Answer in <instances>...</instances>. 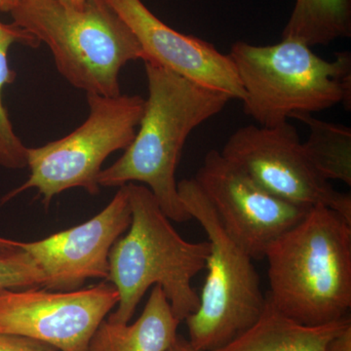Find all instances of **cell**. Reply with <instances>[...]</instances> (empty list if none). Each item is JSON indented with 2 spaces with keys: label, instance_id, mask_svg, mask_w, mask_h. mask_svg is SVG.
I'll list each match as a JSON object with an SVG mask.
<instances>
[{
  "label": "cell",
  "instance_id": "obj_1",
  "mask_svg": "<svg viewBox=\"0 0 351 351\" xmlns=\"http://www.w3.org/2000/svg\"><path fill=\"white\" fill-rule=\"evenodd\" d=\"M149 97L133 142L123 156L101 170L99 186L147 184L164 214L182 223L191 218L178 193L176 171L186 138L218 114L232 99L201 86L152 61H145Z\"/></svg>",
  "mask_w": 351,
  "mask_h": 351
},
{
  "label": "cell",
  "instance_id": "obj_2",
  "mask_svg": "<svg viewBox=\"0 0 351 351\" xmlns=\"http://www.w3.org/2000/svg\"><path fill=\"white\" fill-rule=\"evenodd\" d=\"M274 306L290 319L320 326L351 306V223L317 205L265 252Z\"/></svg>",
  "mask_w": 351,
  "mask_h": 351
},
{
  "label": "cell",
  "instance_id": "obj_3",
  "mask_svg": "<svg viewBox=\"0 0 351 351\" xmlns=\"http://www.w3.org/2000/svg\"><path fill=\"white\" fill-rule=\"evenodd\" d=\"M132 221L128 232L113 244L108 282L119 291L117 309L108 320L127 324L152 285H160L178 320L196 313L200 297L191 279L206 269L209 241L182 239L147 186L125 184Z\"/></svg>",
  "mask_w": 351,
  "mask_h": 351
},
{
  "label": "cell",
  "instance_id": "obj_4",
  "mask_svg": "<svg viewBox=\"0 0 351 351\" xmlns=\"http://www.w3.org/2000/svg\"><path fill=\"white\" fill-rule=\"evenodd\" d=\"M10 15L47 45L64 80L86 94L119 96L121 69L145 61L135 34L105 0H87L80 9L60 0H22Z\"/></svg>",
  "mask_w": 351,
  "mask_h": 351
},
{
  "label": "cell",
  "instance_id": "obj_5",
  "mask_svg": "<svg viewBox=\"0 0 351 351\" xmlns=\"http://www.w3.org/2000/svg\"><path fill=\"white\" fill-rule=\"evenodd\" d=\"M228 56L244 90L243 108L260 126L274 127L298 114L343 104L351 108V55L327 61L295 39L274 45L233 43Z\"/></svg>",
  "mask_w": 351,
  "mask_h": 351
},
{
  "label": "cell",
  "instance_id": "obj_6",
  "mask_svg": "<svg viewBox=\"0 0 351 351\" xmlns=\"http://www.w3.org/2000/svg\"><path fill=\"white\" fill-rule=\"evenodd\" d=\"M178 193L211 245L199 307L186 319L191 346L211 351L249 329L263 313L265 297L253 260L228 237L195 180L178 182Z\"/></svg>",
  "mask_w": 351,
  "mask_h": 351
},
{
  "label": "cell",
  "instance_id": "obj_7",
  "mask_svg": "<svg viewBox=\"0 0 351 351\" xmlns=\"http://www.w3.org/2000/svg\"><path fill=\"white\" fill-rule=\"evenodd\" d=\"M89 114L66 135L38 147H27V181L4 196L2 203L29 189H38L41 202L49 206L55 196L71 189L89 195L100 193L101 165L112 152L133 142L145 110L141 96L105 97L86 94Z\"/></svg>",
  "mask_w": 351,
  "mask_h": 351
},
{
  "label": "cell",
  "instance_id": "obj_8",
  "mask_svg": "<svg viewBox=\"0 0 351 351\" xmlns=\"http://www.w3.org/2000/svg\"><path fill=\"white\" fill-rule=\"evenodd\" d=\"M221 154L277 197L306 209L322 205L351 223L350 193H339L318 176L297 129L288 121L274 127H242L228 138Z\"/></svg>",
  "mask_w": 351,
  "mask_h": 351
},
{
  "label": "cell",
  "instance_id": "obj_9",
  "mask_svg": "<svg viewBox=\"0 0 351 351\" xmlns=\"http://www.w3.org/2000/svg\"><path fill=\"white\" fill-rule=\"evenodd\" d=\"M119 302V291L108 281L75 291L0 289V335L34 339L57 351H89L95 332Z\"/></svg>",
  "mask_w": 351,
  "mask_h": 351
},
{
  "label": "cell",
  "instance_id": "obj_10",
  "mask_svg": "<svg viewBox=\"0 0 351 351\" xmlns=\"http://www.w3.org/2000/svg\"><path fill=\"white\" fill-rule=\"evenodd\" d=\"M195 180L228 237L253 261L265 258L269 245L309 210L272 195L215 149Z\"/></svg>",
  "mask_w": 351,
  "mask_h": 351
},
{
  "label": "cell",
  "instance_id": "obj_11",
  "mask_svg": "<svg viewBox=\"0 0 351 351\" xmlns=\"http://www.w3.org/2000/svg\"><path fill=\"white\" fill-rule=\"evenodd\" d=\"M131 221L128 193L126 186H122L107 207L82 225L38 241L0 237V247H13L29 254L46 277L45 289L75 291L87 279L108 280L110 250Z\"/></svg>",
  "mask_w": 351,
  "mask_h": 351
},
{
  "label": "cell",
  "instance_id": "obj_12",
  "mask_svg": "<svg viewBox=\"0 0 351 351\" xmlns=\"http://www.w3.org/2000/svg\"><path fill=\"white\" fill-rule=\"evenodd\" d=\"M130 27L152 61L201 86L243 101L244 90L228 54L213 44L186 36L159 20L142 0H105Z\"/></svg>",
  "mask_w": 351,
  "mask_h": 351
},
{
  "label": "cell",
  "instance_id": "obj_13",
  "mask_svg": "<svg viewBox=\"0 0 351 351\" xmlns=\"http://www.w3.org/2000/svg\"><path fill=\"white\" fill-rule=\"evenodd\" d=\"M350 324V315L320 326L300 324L281 313L267 295L258 319L230 343L211 351H324L328 341Z\"/></svg>",
  "mask_w": 351,
  "mask_h": 351
},
{
  "label": "cell",
  "instance_id": "obj_14",
  "mask_svg": "<svg viewBox=\"0 0 351 351\" xmlns=\"http://www.w3.org/2000/svg\"><path fill=\"white\" fill-rule=\"evenodd\" d=\"M178 320L160 285H154L144 311L129 325L104 320L89 351H165L177 338Z\"/></svg>",
  "mask_w": 351,
  "mask_h": 351
},
{
  "label": "cell",
  "instance_id": "obj_15",
  "mask_svg": "<svg viewBox=\"0 0 351 351\" xmlns=\"http://www.w3.org/2000/svg\"><path fill=\"white\" fill-rule=\"evenodd\" d=\"M351 36V0H295L282 38L308 47Z\"/></svg>",
  "mask_w": 351,
  "mask_h": 351
},
{
  "label": "cell",
  "instance_id": "obj_16",
  "mask_svg": "<svg viewBox=\"0 0 351 351\" xmlns=\"http://www.w3.org/2000/svg\"><path fill=\"white\" fill-rule=\"evenodd\" d=\"M293 119L306 123L309 136L302 143L304 154L314 171L325 181L335 180L351 186V129L343 124L298 114Z\"/></svg>",
  "mask_w": 351,
  "mask_h": 351
},
{
  "label": "cell",
  "instance_id": "obj_17",
  "mask_svg": "<svg viewBox=\"0 0 351 351\" xmlns=\"http://www.w3.org/2000/svg\"><path fill=\"white\" fill-rule=\"evenodd\" d=\"M14 43L38 47L40 43L17 25L0 21V166L11 170L27 167V147L14 131L12 122L3 106L2 92L12 84L16 73L9 66L8 52Z\"/></svg>",
  "mask_w": 351,
  "mask_h": 351
},
{
  "label": "cell",
  "instance_id": "obj_18",
  "mask_svg": "<svg viewBox=\"0 0 351 351\" xmlns=\"http://www.w3.org/2000/svg\"><path fill=\"white\" fill-rule=\"evenodd\" d=\"M45 286V276L29 254L13 247H0V289Z\"/></svg>",
  "mask_w": 351,
  "mask_h": 351
},
{
  "label": "cell",
  "instance_id": "obj_19",
  "mask_svg": "<svg viewBox=\"0 0 351 351\" xmlns=\"http://www.w3.org/2000/svg\"><path fill=\"white\" fill-rule=\"evenodd\" d=\"M0 351H57L52 346L22 337L0 335Z\"/></svg>",
  "mask_w": 351,
  "mask_h": 351
},
{
  "label": "cell",
  "instance_id": "obj_20",
  "mask_svg": "<svg viewBox=\"0 0 351 351\" xmlns=\"http://www.w3.org/2000/svg\"><path fill=\"white\" fill-rule=\"evenodd\" d=\"M325 351H351V324L328 341Z\"/></svg>",
  "mask_w": 351,
  "mask_h": 351
},
{
  "label": "cell",
  "instance_id": "obj_21",
  "mask_svg": "<svg viewBox=\"0 0 351 351\" xmlns=\"http://www.w3.org/2000/svg\"><path fill=\"white\" fill-rule=\"evenodd\" d=\"M165 351H196L195 348L191 346L189 339L182 338V336L178 335L177 338L173 341L172 345L169 346L167 350Z\"/></svg>",
  "mask_w": 351,
  "mask_h": 351
},
{
  "label": "cell",
  "instance_id": "obj_22",
  "mask_svg": "<svg viewBox=\"0 0 351 351\" xmlns=\"http://www.w3.org/2000/svg\"><path fill=\"white\" fill-rule=\"evenodd\" d=\"M22 0H0V11L10 13Z\"/></svg>",
  "mask_w": 351,
  "mask_h": 351
},
{
  "label": "cell",
  "instance_id": "obj_23",
  "mask_svg": "<svg viewBox=\"0 0 351 351\" xmlns=\"http://www.w3.org/2000/svg\"><path fill=\"white\" fill-rule=\"evenodd\" d=\"M60 1L63 2V3L66 4V5L80 9L85 5L87 0H60Z\"/></svg>",
  "mask_w": 351,
  "mask_h": 351
},
{
  "label": "cell",
  "instance_id": "obj_24",
  "mask_svg": "<svg viewBox=\"0 0 351 351\" xmlns=\"http://www.w3.org/2000/svg\"><path fill=\"white\" fill-rule=\"evenodd\" d=\"M325 351V350H324Z\"/></svg>",
  "mask_w": 351,
  "mask_h": 351
}]
</instances>
